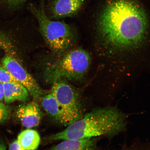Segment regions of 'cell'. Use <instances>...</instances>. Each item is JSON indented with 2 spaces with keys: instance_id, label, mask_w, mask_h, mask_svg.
<instances>
[{
  "instance_id": "6da1fadb",
  "label": "cell",
  "mask_w": 150,
  "mask_h": 150,
  "mask_svg": "<svg viewBox=\"0 0 150 150\" xmlns=\"http://www.w3.org/2000/svg\"><path fill=\"white\" fill-rule=\"evenodd\" d=\"M97 31L103 44L112 50L136 48L145 39L148 20L145 10L134 0H111L97 20Z\"/></svg>"
},
{
  "instance_id": "7a4b0ae2",
  "label": "cell",
  "mask_w": 150,
  "mask_h": 150,
  "mask_svg": "<svg viewBox=\"0 0 150 150\" xmlns=\"http://www.w3.org/2000/svg\"><path fill=\"white\" fill-rule=\"evenodd\" d=\"M127 117L115 107L96 109L50 136V140H81L100 136L112 137L124 130Z\"/></svg>"
},
{
  "instance_id": "3957f363",
  "label": "cell",
  "mask_w": 150,
  "mask_h": 150,
  "mask_svg": "<svg viewBox=\"0 0 150 150\" xmlns=\"http://www.w3.org/2000/svg\"><path fill=\"white\" fill-rule=\"evenodd\" d=\"M59 57L45 69L44 78L48 83L63 79L80 80L84 77L91 65V56L81 48L67 51Z\"/></svg>"
},
{
  "instance_id": "277c9868",
  "label": "cell",
  "mask_w": 150,
  "mask_h": 150,
  "mask_svg": "<svg viewBox=\"0 0 150 150\" xmlns=\"http://www.w3.org/2000/svg\"><path fill=\"white\" fill-rule=\"evenodd\" d=\"M30 8L36 18L41 33L52 52L59 56L67 52L74 40L72 27L64 22L51 20L45 11L42 1L40 6L30 5Z\"/></svg>"
},
{
  "instance_id": "5b68a950",
  "label": "cell",
  "mask_w": 150,
  "mask_h": 150,
  "mask_svg": "<svg viewBox=\"0 0 150 150\" xmlns=\"http://www.w3.org/2000/svg\"><path fill=\"white\" fill-rule=\"evenodd\" d=\"M57 101L61 111L59 122L69 126L82 117L80 101L75 90L63 80L52 83L51 92Z\"/></svg>"
},
{
  "instance_id": "8992f818",
  "label": "cell",
  "mask_w": 150,
  "mask_h": 150,
  "mask_svg": "<svg viewBox=\"0 0 150 150\" xmlns=\"http://www.w3.org/2000/svg\"><path fill=\"white\" fill-rule=\"evenodd\" d=\"M2 64L16 81L26 88L34 100L37 102L46 94V91L13 56L8 54L5 56L3 59Z\"/></svg>"
},
{
  "instance_id": "52a82bcc",
  "label": "cell",
  "mask_w": 150,
  "mask_h": 150,
  "mask_svg": "<svg viewBox=\"0 0 150 150\" xmlns=\"http://www.w3.org/2000/svg\"><path fill=\"white\" fill-rule=\"evenodd\" d=\"M86 0H53L50 5V18L59 19L74 16L83 6Z\"/></svg>"
},
{
  "instance_id": "ba28073f",
  "label": "cell",
  "mask_w": 150,
  "mask_h": 150,
  "mask_svg": "<svg viewBox=\"0 0 150 150\" xmlns=\"http://www.w3.org/2000/svg\"><path fill=\"white\" fill-rule=\"evenodd\" d=\"M16 115L22 125L28 128L38 126L42 117V112L34 100L20 105L16 110Z\"/></svg>"
},
{
  "instance_id": "9c48e42d",
  "label": "cell",
  "mask_w": 150,
  "mask_h": 150,
  "mask_svg": "<svg viewBox=\"0 0 150 150\" xmlns=\"http://www.w3.org/2000/svg\"><path fill=\"white\" fill-rule=\"evenodd\" d=\"M4 100L7 104L16 101L25 102L29 100V93L26 88L18 81L3 84Z\"/></svg>"
},
{
  "instance_id": "30bf717a",
  "label": "cell",
  "mask_w": 150,
  "mask_h": 150,
  "mask_svg": "<svg viewBox=\"0 0 150 150\" xmlns=\"http://www.w3.org/2000/svg\"><path fill=\"white\" fill-rule=\"evenodd\" d=\"M64 140L50 150H95L96 149V141L92 138Z\"/></svg>"
},
{
  "instance_id": "8fae6325",
  "label": "cell",
  "mask_w": 150,
  "mask_h": 150,
  "mask_svg": "<svg viewBox=\"0 0 150 150\" xmlns=\"http://www.w3.org/2000/svg\"><path fill=\"white\" fill-rule=\"evenodd\" d=\"M17 140L24 149L35 150L38 149L40 144V137L37 131L28 129L19 134Z\"/></svg>"
},
{
  "instance_id": "7c38bea8",
  "label": "cell",
  "mask_w": 150,
  "mask_h": 150,
  "mask_svg": "<svg viewBox=\"0 0 150 150\" xmlns=\"http://www.w3.org/2000/svg\"><path fill=\"white\" fill-rule=\"evenodd\" d=\"M41 103L42 108L47 113L59 122L61 117L60 109L52 94L50 93L45 95L41 99Z\"/></svg>"
},
{
  "instance_id": "4fadbf2b",
  "label": "cell",
  "mask_w": 150,
  "mask_h": 150,
  "mask_svg": "<svg viewBox=\"0 0 150 150\" xmlns=\"http://www.w3.org/2000/svg\"><path fill=\"white\" fill-rule=\"evenodd\" d=\"M14 81H16L11 73L3 65H0V82L4 84Z\"/></svg>"
},
{
  "instance_id": "5bb4252c",
  "label": "cell",
  "mask_w": 150,
  "mask_h": 150,
  "mask_svg": "<svg viewBox=\"0 0 150 150\" xmlns=\"http://www.w3.org/2000/svg\"><path fill=\"white\" fill-rule=\"evenodd\" d=\"M11 108L0 102V124L6 121L10 117Z\"/></svg>"
},
{
  "instance_id": "9a60e30c",
  "label": "cell",
  "mask_w": 150,
  "mask_h": 150,
  "mask_svg": "<svg viewBox=\"0 0 150 150\" xmlns=\"http://www.w3.org/2000/svg\"><path fill=\"white\" fill-rule=\"evenodd\" d=\"M10 39L4 33L0 32V49L6 50L10 46Z\"/></svg>"
},
{
  "instance_id": "2e32d148",
  "label": "cell",
  "mask_w": 150,
  "mask_h": 150,
  "mask_svg": "<svg viewBox=\"0 0 150 150\" xmlns=\"http://www.w3.org/2000/svg\"><path fill=\"white\" fill-rule=\"evenodd\" d=\"M27 0H3L8 6L11 8H17L21 6Z\"/></svg>"
},
{
  "instance_id": "e0dca14e",
  "label": "cell",
  "mask_w": 150,
  "mask_h": 150,
  "mask_svg": "<svg viewBox=\"0 0 150 150\" xmlns=\"http://www.w3.org/2000/svg\"><path fill=\"white\" fill-rule=\"evenodd\" d=\"M9 150H25L20 146L17 140L15 141L9 146Z\"/></svg>"
},
{
  "instance_id": "ac0fdd59",
  "label": "cell",
  "mask_w": 150,
  "mask_h": 150,
  "mask_svg": "<svg viewBox=\"0 0 150 150\" xmlns=\"http://www.w3.org/2000/svg\"><path fill=\"white\" fill-rule=\"evenodd\" d=\"M4 100V88L3 84L0 82V102Z\"/></svg>"
},
{
  "instance_id": "d6986e66",
  "label": "cell",
  "mask_w": 150,
  "mask_h": 150,
  "mask_svg": "<svg viewBox=\"0 0 150 150\" xmlns=\"http://www.w3.org/2000/svg\"><path fill=\"white\" fill-rule=\"evenodd\" d=\"M0 150H6L5 146L1 143H0Z\"/></svg>"
}]
</instances>
